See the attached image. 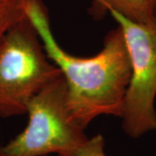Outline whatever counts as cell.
<instances>
[{
    "mask_svg": "<svg viewBox=\"0 0 156 156\" xmlns=\"http://www.w3.org/2000/svg\"><path fill=\"white\" fill-rule=\"evenodd\" d=\"M24 14L37 30L47 56L65 79L68 110L73 122L85 129L100 115L121 118L131 77L130 59L121 28L108 33L98 54L77 57L57 43L42 0H25Z\"/></svg>",
    "mask_w": 156,
    "mask_h": 156,
    "instance_id": "cell-1",
    "label": "cell"
},
{
    "mask_svg": "<svg viewBox=\"0 0 156 156\" xmlns=\"http://www.w3.org/2000/svg\"><path fill=\"white\" fill-rule=\"evenodd\" d=\"M61 74L24 14L0 44V117L26 114L30 101Z\"/></svg>",
    "mask_w": 156,
    "mask_h": 156,
    "instance_id": "cell-2",
    "label": "cell"
},
{
    "mask_svg": "<svg viewBox=\"0 0 156 156\" xmlns=\"http://www.w3.org/2000/svg\"><path fill=\"white\" fill-rule=\"evenodd\" d=\"M26 114V128L0 144V156H74L89 139L69 113L67 85L62 74L30 101Z\"/></svg>",
    "mask_w": 156,
    "mask_h": 156,
    "instance_id": "cell-3",
    "label": "cell"
},
{
    "mask_svg": "<svg viewBox=\"0 0 156 156\" xmlns=\"http://www.w3.org/2000/svg\"><path fill=\"white\" fill-rule=\"evenodd\" d=\"M122 30L131 64L122 127L128 136L137 139L156 130V23L133 21L108 8Z\"/></svg>",
    "mask_w": 156,
    "mask_h": 156,
    "instance_id": "cell-4",
    "label": "cell"
},
{
    "mask_svg": "<svg viewBox=\"0 0 156 156\" xmlns=\"http://www.w3.org/2000/svg\"><path fill=\"white\" fill-rule=\"evenodd\" d=\"M102 11L108 8L129 19L142 23L154 21L156 12V0H95Z\"/></svg>",
    "mask_w": 156,
    "mask_h": 156,
    "instance_id": "cell-5",
    "label": "cell"
},
{
    "mask_svg": "<svg viewBox=\"0 0 156 156\" xmlns=\"http://www.w3.org/2000/svg\"><path fill=\"white\" fill-rule=\"evenodd\" d=\"M25 0L0 1V44L11 26L24 16Z\"/></svg>",
    "mask_w": 156,
    "mask_h": 156,
    "instance_id": "cell-6",
    "label": "cell"
},
{
    "mask_svg": "<svg viewBox=\"0 0 156 156\" xmlns=\"http://www.w3.org/2000/svg\"><path fill=\"white\" fill-rule=\"evenodd\" d=\"M105 140L101 134L89 138L74 156H107L104 151Z\"/></svg>",
    "mask_w": 156,
    "mask_h": 156,
    "instance_id": "cell-7",
    "label": "cell"
},
{
    "mask_svg": "<svg viewBox=\"0 0 156 156\" xmlns=\"http://www.w3.org/2000/svg\"><path fill=\"white\" fill-rule=\"evenodd\" d=\"M154 22L156 23V12H155V16H154Z\"/></svg>",
    "mask_w": 156,
    "mask_h": 156,
    "instance_id": "cell-8",
    "label": "cell"
},
{
    "mask_svg": "<svg viewBox=\"0 0 156 156\" xmlns=\"http://www.w3.org/2000/svg\"><path fill=\"white\" fill-rule=\"evenodd\" d=\"M58 156H62V155H58Z\"/></svg>",
    "mask_w": 156,
    "mask_h": 156,
    "instance_id": "cell-9",
    "label": "cell"
},
{
    "mask_svg": "<svg viewBox=\"0 0 156 156\" xmlns=\"http://www.w3.org/2000/svg\"><path fill=\"white\" fill-rule=\"evenodd\" d=\"M0 1H1V0H0Z\"/></svg>",
    "mask_w": 156,
    "mask_h": 156,
    "instance_id": "cell-10",
    "label": "cell"
}]
</instances>
